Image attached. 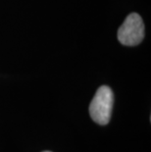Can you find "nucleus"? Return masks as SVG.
I'll return each instance as SVG.
<instances>
[{
  "mask_svg": "<svg viewBox=\"0 0 151 152\" xmlns=\"http://www.w3.org/2000/svg\"><path fill=\"white\" fill-rule=\"evenodd\" d=\"M114 104V93L107 86L97 89L89 105V115L96 124L105 126L110 122Z\"/></svg>",
  "mask_w": 151,
  "mask_h": 152,
  "instance_id": "f257e3e1",
  "label": "nucleus"
},
{
  "mask_svg": "<svg viewBox=\"0 0 151 152\" xmlns=\"http://www.w3.org/2000/svg\"><path fill=\"white\" fill-rule=\"evenodd\" d=\"M144 37V24L136 13H131L126 18L118 31L119 41L126 46H136Z\"/></svg>",
  "mask_w": 151,
  "mask_h": 152,
  "instance_id": "f03ea898",
  "label": "nucleus"
},
{
  "mask_svg": "<svg viewBox=\"0 0 151 152\" xmlns=\"http://www.w3.org/2000/svg\"><path fill=\"white\" fill-rule=\"evenodd\" d=\"M43 152H51V151H43Z\"/></svg>",
  "mask_w": 151,
  "mask_h": 152,
  "instance_id": "7ed1b4c3",
  "label": "nucleus"
}]
</instances>
